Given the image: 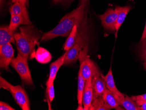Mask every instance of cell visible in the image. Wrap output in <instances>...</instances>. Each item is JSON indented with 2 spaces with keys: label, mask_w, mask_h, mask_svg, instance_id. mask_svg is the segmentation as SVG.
I'll return each mask as SVG.
<instances>
[{
  "label": "cell",
  "mask_w": 146,
  "mask_h": 110,
  "mask_svg": "<svg viewBox=\"0 0 146 110\" xmlns=\"http://www.w3.org/2000/svg\"><path fill=\"white\" fill-rule=\"evenodd\" d=\"M14 50L11 43H7L0 47V67L8 72H10L9 65L14 58Z\"/></svg>",
  "instance_id": "cell-8"
},
{
  "label": "cell",
  "mask_w": 146,
  "mask_h": 110,
  "mask_svg": "<svg viewBox=\"0 0 146 110\" xmlns=\"http://www.w3.org/2000/svg\"><path fill=\"white\" fill-rule=\"evenodd\" d=\"M0 87L11 93L17 104L23 110H30V103L27 93L20 85L13 86L2 77H0Z\"/></svg>",
  "instance_id": "cell-4"
},
{
  "label": "cell",
  "mask_w": 146,
  "mask_h": 110,
  "mask_svg": "<svg viewBox=\"0 0 146 110\" xmlns=\"http://www.w3.org/2000/svg\"><path fill=\"white\" fill-rule=\"evenodd\" d=\"M146 38V24H145V27H144V30H143V33L142 35L141 38V41L145 39Z\"/></svg>",
  "instance_id": "cell-30"
},
{
  "label": "cell",
  "mask_w": 146,
  "mask_h": 110,
  "mask_svg": "<svg viewBox=\"0 0 146 110\" xmlns=\"http://www.w3.org/2000/svg\"><path fill=\"white\" fill-rule=\"evenodd\" d=\"M15 43L14 32L8 25H1L0 27V47L8 43Z\"/></svg>",
  "instance_id": "cell-12"
},
{
  "label": "cell",
  "mask_w": 146,
  "mask_h": 110,
  "mask_svg": "<svg viewBox=\"0 0 146 110\" xmlns=\"http://www.w3.org/2000/svg\"><path fill=\"white\" fill-rule=\"evenodd\" d=\"M102 75L93 76L92 78V88L93 93V100L102 97L106 88V82Z\"/></svg>",
  "instance_id": "cell-9"
},
{
  "label": "cell",
  "mask_w": 146,
  "mask_h": 110,
  "mask_svg": "<svg viewBox=\"0 0 146 110\" xmlns=\"http://www.w3.org/2000/svg\"><path fill=\"white\" fill-rule=\"evenodd\" d=\"M20 25H27L24 19L19 15H11L10 23V29L11 31L15 32Z\"/></svg>",
  "instance_id": "cell-21"
},
{
  "label": "cell",
  "mask_w": 146,
  "mask_h": 110,
  "mask_svg": "<svg viewBox=\"0 0 146 110\" xmlns=\"http://www.w3.org/2000/svg\"><path fill=\"white\" fill-rule=\"evenodd\" d=\"M85 81L82 74L81 70L79 69L78 75V98L79 105H83L82 96L85 85Z\"/></svg>",
  "instance_id": "cell-20"
},
{
  "label": "cell",
  "mask_w": 146,
  "mask_h": 110,
  "mask_svg": "<svg viewBox=\"0 0 146 110\" xmlns=\"http://www.w3.org/2000/svg\"><path fill=\"white\" fill-rule=\"evenodd\" d=\"M131 97L134 101L137 100H141L146 101V93L138 96H132Z\"/></svg>",
  "instance_id": "cell-27"
},
{
  "label": "cell",
  "mask_w": 146,
  "mask_h": 110,
  "mask_svg": "<svg viewBox=\"0 0 146 110\" xmlns=\"http://www.w3.org/2000/svg\"><path fill=\"white\" fill-rule=\"evenodd\" d=\"M88 4H82L77 9L67 14L62 18L56 27L44 33L41 41L45 42L57 37H67L75 25L79 26L87 15Z\"/></svg>",
  "instance_id": "cell-1"
},
{
  "label": "cell",
  "mask_w": 146,
  "mask_h": 110,
  "mask_svg": "<svg viewBox=\"0 0 146 110\" xmlns=\"http://www.w3.org/2000/svg\"><path fill=\"white\" fill-rule=\"evenodd\" d=\"M79 4L81 5L82 4H88L89 0H79Z\"/></svg>",
  "instance_id": "cell-31"
},
{
  "label": "cell",
  "mask_w": 146,
  "mask_h": 110,
  "mask_svg": "<svg viewBox=\"0 0 146 110\" xmlns=\"http://www.w3.org/2000/svg\"><path fill=\"white\" fill-rule=\"evenodd\" d=\"M78 25H75L68 36L64 45V50L66 51H68L75 43L78 33Z\"/></svg>",
  "instance_id": "cell-19"
},
{
  "label": "cell",
  "mask_w": 146,
  "mask_h": 110,
  "mask_svg": "<svg viewBox=\"0 0 146 110\" xmlns=\"http://www.w3.org/2000/svg\"><path fill=\"white\" fill-rule=\"evenodd\" d=\"M5 0H0V5H1V9H2L5 5Z\"/></svg>",
  "instance_id": "cell-32"
},
{
  "label": "cell",
  "mask_w": 146,
  "mask_h": 110,
  "mask_svg": "<svg viewBox=\"0 0 146 110\" xmlns=\"http://www.w3.org/2000/svg\"><path fill=\"white\" fill-rule=\"evenodd\" d=\"M47 92L48 93V97H49V100L50 101L52 102L55 97V90L54 88V82L52 83L50 85H47Z\"/></svg>",
  "instance_id": "cell-24"
},
{
  "label": "cell",
  "mask_w": 146,
  "mask_h": 110,
  "mask_svg": "<svg viewBox=\"0 0 146 110\" xmlns=\"http://www.w3.org/2000/svg\"><path fill=\"white\" fill-rule=\"evenodd\" d=\"M0 110H15L8 103L4 102H0Z\"/></svg>",
  "instance_id": "cell-25"
},
{
  "label": "cell",
  "mask_w": 146,
  "mask_h": 110,
  "mask_svg": "<svg viewBox=\"0 0 146 110\" xmlns=\"http://www.w3.org/2000/svg\"><path fill=\"white\" fill-rule=\"evenodd\" d=\"M118 16V12L115 9L109 8L102 15H98L103 27L108 31L114 32Z\"/></svg>",
  "instance_id": "cell-7"
},
{
  "label": "cell",
  "mask_w": 146,
  "mask_h": 110,
  "mask_svg": "<svg viewBox=\"0 0 146 110\" xmlns=\"http://www.w3.org/2000/svg\"><path fill=\"white\" fill-rule=\"evenodd\" d=\"M74 0H52V2L55 4H66V5H70Z\"/></svg>",
  "instance_id": "cell-26"
},
{
  "label": "cell",
  "mask_w": 146,
  "mask_h": 110,
  "mask_svg": "<svg viewBox=\"0 0 146 110\" xmlns=\"http://www.w3.org/2000/svg\"><path fill=\"white\" fill-rule=\"evenodd\" d=\"M93 100V93L92 88V78L85 81L82 96V103L85 110H89Z\"/></svg>",
  "instance_id": "cell-10"
},
{
  "label": "cell",
  "mask_w": 146,
  "mask_h": 110,
  "mask_svg": "<svg viewBox=\"0 0 146 110\" xmlns=\"http://www.w3.org/2000/svg\"><path fill=\"white\" fill-rule=\"evenodd\" d=\"M135 102L137 105L141 107V110H146V101L141 100H137Z\"/></svg>",
  "instance_id": "cell-28"
},
{
  "label": "cell",
  "mask_w": 146,
  "mask_h": 110,
  "mask_svg": "<svg viewBox=\"0 0 146 110\" xmlns=\"http://www.w3.org/2000/svg\"><path fill=\"white\" fill-rule=\"evenodd\" d=\"M115 9L117 10L118 12V16L115 25V38H117V34L119 29L121 27L122 24L123 23L127 17L129 12L132 9V7L129 5L125 6H116Z\"/></svg>",
  "instance_id": "cell-15"
},
{
  "label": "cell",
  "mask_w": 146,
  "mask_h": 110,
  "mask_svg": "<svg viewBox=\"0 0 146 110\" xmlns=\"http://www.w3.org/2000/svg\"><path fill=\"white\" fill-rule=\"evenodd\" d=\"M114 95L119 105L123 107L125 110H141V107L137 105L136 102L133 100L131 97L125 95L124 98H122L115 93Z\"/></svg>",
  "instance_id": "cell-16"
},
{
  "label": "cell",
  "mask_w": 146,
  "mask_h": 110,
  "mask_svg": "<svg viewBox=\"0 0 146 110\" xmlns=\"http://www.w3.org/2000/svg\"><path fill=\"white\" fill-rule=\"evenodd\" d=\"M35 57L39 63L46 64L50 61L52 57L47 50L42 47H39L36 52Z\"/></svg>",
  "instance_id": "cell-18"
},
{
  "label": "cell",
  "mask_w": 146,
  "mask_h": 110,
  "mask_svg": "<svg viewBox=\"0 0 146 110\" xmlns=\"http://www.w3.org/2000/svg\"><path fill=\"white\" fill-rule=\"evenodd\" d=\"M102 78L105 81L106 83V88L109 89L110 91L113 93L115 94L118 95L120 98H124L125 97V95L121 93L115 86V83L114 79L113 76L112 75V70L111 67V66L109 69V72L106 75H102Z\"/></svg>",
  "instance_id": "cell-14"
},
{
  "label": "cell",
  "mask_w": 146,
  "mask_h": 110,
  "mask_svg": "<svg viewBox=\"0 0 146 110\" xmlns=\"http://www.w3.org/2000/svg\"><path fill=\"white\" fill-rule=\"evenodd\" d=\"M11 15H19L22 16L25 20L27 25L31 23L28 12L27 6L21 3H15L10 8Z\"/></svg>",
  "instance_id": "cell-11"
},
{
  "label": "cell",
  "mask_w": 146,
  "mask_h": 110,
  "mask_svg": "<svg viewBox=\"0 0 146 110\" xmlns=\"http://www.w3.org/2000/svg\"><path fill=\"white\" fill-rule=\"evenodd\" d=\"M88 32L87 15L78 27V33L75 43L67 52L64 63V65L75 63L78 59L80 53L82 48L88 45L89 39Z\"/></svg>",
  "instance_id": "cell-3"
},
{
  "label": "cell",
  "mask_w": 146,
  "mask_h": 110,
  "mask_svg": "<svg viewBox=\"0 0 146 110\" xmlns=\"http://www.w3.org/2000/svg\"><path fill=\"white\" fill-rule=\"evenodd\" d=\"M10 65L16 70L25 85H33L28 61L24 59L19 53H18V56L16 57H14L11 60Z\"/></svg>",
  "instance_id": "cell-6"
},
{
  "label": "cell",
  "mask_w": 146,
  "mask_h": 110,
  "mask_svg": "<svg viewBox=\"0 0 146 110\" xmlns=\"http://www.w3.org/2000/svg\"><path fill=\"white\" fill-rule=\"evenodd\" d=\"M138 51L141 60L143 62H146V38L140 41Z\"/></svg>",
  "instance_id": "cell-23"
},
{
  "label": "cell",
  "mask_w": 146,
  "mask_h": 110,
  "mask_svg": "<svg viewBox=\"0 0 146 110\" xmlns=\"http://www.w3.org/2000/svg\"><path fill=\"white\" fill-rule=\"evenodd\" d=\"M89 110H110V109L105 105L102 97H100L93 100Z\"/></svg>",
  "instance_id": "cell-22"
},
{
  "label": "cell",
  "mask_w": 146,
  "mask_h": 110,
  "mask_svg": "<svg viewBox=\"0 0 146 110\" xmlns=\"http://www.w3.org/2000/svg\"><path fill=\"white\" fill-rule=\"evenodd\" d=\"M88 46H85L80 53L78 59L80 62V69L85 81L93 76L102 75L96 65L88 56Z\"/></svg>",
  "instance_id": "cell-5"
},
{
  "label": "cell",
  "mask_w": 146,
  "mask_h": 110,
  "mask_svg": "<svg viewBox=\"0 0 146 110\" xmlns=\"http://www.w3.org/2000/svg\"><path fill=\"white\" fill-rule=\"evenodd\" d=\"M12 2L13 3H21V4H24L27 6L28 5L29 0H11Z\"/></svg>",
  "instance_id": "cell-29"
},
{
  "label": "cell",
  "mask_w": 146,
  "mask_h": 110,
  "mask_svg": "<svg viewBox=\"0 0 146 110\" xmlns=\"http://www.w3.org/2000/svg\"><path fill=\"white\" fill-rule=\"evenodd\" d=\"M14 37L19 53L28 61L42 37L35 26L30 23L19 27V32L14 33Z\"/></svg>",
  "instance_id": "cell-2"
},
{
  "label": "cell",
  "mask_w": 146,
  "mask_h": 110,
  "mask_svg": "<svg viewBox=\"0 0 146 110\" xmlns=\"http://www.w3.org/2000/svg\"><path fill=\"white\" fill-rule=\"evenodd\" d=\"M102 100L106 106L110 109L118 108L119 105L117 100L115 97L113 93L106 88L102 96Z\"/></svg>",
  "instance_id": "cell-17"
},
{
  "label": "cell",
  "mask_w": 146,
  "mask_h": 110,
  "mask_svg": "<svg viewBox=\"0 0 146 110\" xmlns=\"http://www.w3.org/2000/svg\"><path fill=\"white\" fill-rule=\"evenodd\" d=\"M67 52L68 51H66L64 55H62L54 62H52L50 65V75H49L48 81L46 83V84L47 85H50L52 83L54 82L58 71L59 70L60 67L64 65Z\"/></svg>",
  "instance_id": "cell-13"
},
{
  "label": "cell",
  "mask_w": 146,
  "mask_h": 110,
  "mask_svg": "<svg viewBox=\"0 0 146 110\" xmlns=\"http://www.w3.org/2000/svg\"><path fill=\"white\" fill-rule=\"evenodd\" d=\"M143 66L146 71V62H144V63H143Z\"/></svg>",
  "instance_id": "cell-33"
}]
</instances>
